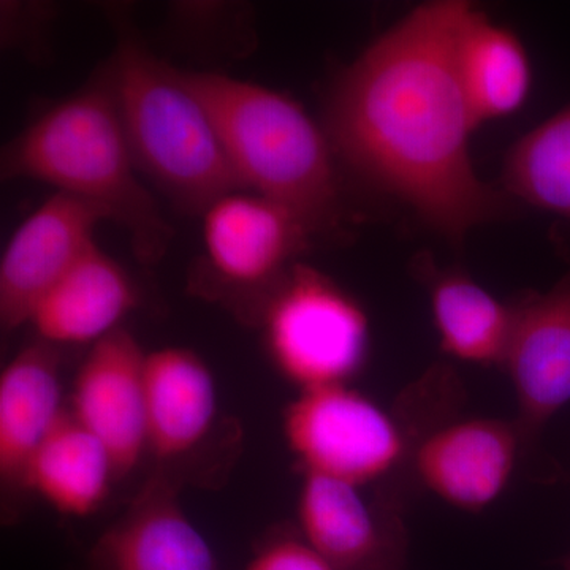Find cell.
<instances>
[{
	"label": "cell",
	"instance_id": "obj_2",
	"mask_svg": "<svg viewBox=\"0 0 570 570\" xmlns=\"http://www.w3.org/2000/svg\"><path fill=\"white\" fill-rule=\"evenodd\" d=\"M3 179H33L121 225L142 264L167 254L174 228L142 183L124 129L110 61L22 130L2 154Z\"/></svg>",
	"mask_w": 570,
	"mask_h": 570
},
{
	"label": "cell",
	"instance_id": "obj_17",
	"mask_svg": "<svg viewBox=\"0 0 570 570\" xmlns=\"http://www.w3.org/2000/svg\"><path fill=\"white\" fill-rule=\"evenodd\" d=\"M118 480L110 452L70 409L33 452L22 489L33 491L67 517L91 515Z\"/></svg>",
	"mask_w": 570,
	"mask_h": 570
},
{
	"label": "cell",
	"instance_id": "obj_8",
	"mask_svg": "<svg viewBox=\"0 0 570 570\" xmlns=\"http://www.w3.org/2000/svg\"><path fill=\"white\" fill-rule=\"evenodd\" d=\"M105 223L91 205L56 193L18 227L0 261V324L3 332L29 325L52 285L94 245Z\"/></svg>",
	"mask_w": 570,
	"mask_h": 570
},
{
	"label": "cell",
	"instance_id": "obj_13",
	"mask_svg": "<svg viewBox=\"0 0 570 570\" xmlns=\"http://www.w3.org/2000/svg\"><path fill=\"white\" fill-rule=\"evenodd\" d=\"M302 538L335 570H401L400 532L379 519L358 487L303 474L296 504Z\"/></svg>",
	"mask_w": 570,
	"mask_h": 570
},
{
	"label": "cell",
	"instance_id": "obj_18",
	"mask_svg": "<svg viewBox=\"0 0 570 570\" xmlns=\"http://www.w3.org/2000/svg\"><path fill=\"white\" fill-rule=\"evenodd\" d=\"M461 85L475 124L519 110L531 89V63L515 33L469 6L456 39Z\"/></svg>",
	"mask_w": 570,
	"mask_h": 570
},
{
	"label": "cell",
	"instance_id": "obj_5",
	"mask_svg": "<svg viewBox=\"0 0 570 570\" xmlns=\"http://www.w3.org/2000/svg\"><path fill=\"white\" fill-rule=\"evenodd\" d=\"M264 330L273 362L299 392L348 384L370 348L365 309L309 265H292L266 299Z\"/></svg>",
	"mask_w": 570,
	"mask_h": 570
},
{
	"label": "cell",
	"instance_id": "obj_19",
	"mask_svg": "<svg viewBox=\"0 0 570 570\" xmlns=\"http://www.w3.org/2000/svg\"><path fill=\"white\" fill-rule=\"evenodd\" d=\"M428 288L442 348L469 365L502 366L515 306L505 305L464 273H434Z\"/></svg>",
	"mask_w": 570,
	"mask_h": 570
},
{
	"label": "cell",
	"instance_id": "obj_12",
	"mask_svg": "<svg viewBox=\"0 0 570 570\" xmlns=\"http://www.w3.org/2000/svg\"><path fill=\"white\" fill-rule=\"evenodd\" d=\"M96 560L102 570H219L212 547L164 475L149 480L105 532Z\"/></svg>",
	"mask_w": 570,
	"mask_h": 570
},
{
	"label": "cell",
	"instance_id": "obj_22",
	"mask_svg": "<svg viewBox=\"0 0 570 570\" xmlns=\"http://www.w3.org/2000/svg\"><path fill=\"white\" fill-rule=\"evenodd\" d=\"M564 569L570 570V557L568 558V561H566Z\"/></svg>",
	"mask_w": 570,
	"mask_h": 570
},
{
	"label": "cell",
	"instance_id": "obj_6",
	"mask_svg": "<svg viewBox=\"0 0 570 570\" xmlns=\"http://www.w3.org/2000/svg\"><path fill=\"white\" fill-rule=\"evenodd\" d=\"M283 431L303 474L358 489L387 478L409 452L401 423L348 384L302 390L285 407Z\"/></svg>",
	"mask_w": 570,
	"mask_h": 570
},
{
	"label": "cell",
	"instance_id": "obj_10",
	"mask_svg": "<svg viewBox=\"0 0 570 570\" xmlns=\"http://www.w3.org/2000/svg\"><path fill=\"white\" fill-rule=\"evenodd\" d=\"M523 452L515 422L474 417L434 428L412 459L415 475L430 493L475 513L504 494Z\"/></svg>",
	"mask_w": 570,
	"mask_h": 570
},
{
	"label": "cell",
	"instance_id": "obj_7",
	"mask_svg": "<svg viewBox=\"0 0 570 570\" xmlns=\"http://www.w3.org/2000/svg\"><path fill=\"white\" fill-rule=\"evenodd\" d=\"M202 217L209 272L230 287L264 291L266 299L313 239L295 214L249 190L224 195Z\"/></svg>",
	"mask_w": 570,
	"mask_h": 570
},
{
	"label": "cell",
	"instance_id": "obj_11",
	"mask_svg": "<svg viewBox=\"0 0 570 570\" xmlns=\"http://www.w3.org/2000/svg\"><path fill=\"white\" fill-rule=\"evenodd\" d=\"M145 360L135 336L118 328L92 344L75 377L70 412L110 452L118 479L148 452Z\"/></svg>",
	"mask_w": 570,
	"mask_h": 570
},
{
	"label": "cell",
	"instance_id": "obj_1",
	"mask_svg": "<svg viewBox=\"0 0 570 570\" xmlns=\"http://www.w3.org/2000/svg\"><path fill=\"white\" fill-rule=\"evenodd\" d=\"M468 9L448 0L411 11L340 75L326 108L335 156L450 242L508 208L469 156L478 124L456 63Z\"/></svg>",
	"mask_w": 570,
	"mask_h": 570
},
{
	"label": "cell",
	"instance_id": "obj_14",
	"mask_svg": "<svg viewBox=\"0 0 570 570\" xmlns=\"http://www.w3.org/2000/svg\"><path fill=\"white\" fill-rule=\"evenodd\" d=\"M137 298L126 269L96 243L40 299L29 325L51 346L96 344L121 328Z\"/></svg>",
	"mask_w": 570,
	"mask_h": 570
},
{
	"label": "cell",
	"instance_id": "obj_16",
	"mask_svg": "<svg viewBox=\"0 0 570 570\" xmlns=\"http://www.w3.org/2000/svg\"><path fill=\"white\" fill-rule=\"evenodd\" d=\"M61 360L56 346L37 340L0 374V475L21 485L33 452L61 417Z\"/></svg>",
	"mask_w": 570,
	"mask_h": 570
},
{
	"label": "cell",
	"instance_id": "obj_20",
	"mask_svg": "<svg viewBox=\"0 0 570 570\" xmlns=\"http://www.w3.org/2000/svg\"><path fill=\"white\" fill-rule=\"evenodd\" d=\"M502 181L512 197L570 219V105L513 146Z\"/></svg>",
	"mask_w": 570,
	"mask_h": 570
},
{
	"label": "cell",
	"instance_id": "obj_21",
	"mask_svg": "<svg viewBox=\"0 0 570 570\" xmlns=\"http://www.w3.org/2000/svg\"><path fill=\"white\" fill-rule=\"evenodd\" d=\"M245 570H335L305 539L281 538L266 543Z\"/></svg>",
	"mask_w": 570,
	"mask_h": 570
},
{
	"label": "cell",
	"instance_id": "obj_4",
	"mask_svg": "<svg viewBox=\"0 0 570 570\" xmlns=\"http://www.w3.org/2000/svg\"><path fill=\"white\" fill-rule=\"evenodd\" d=\"M116 29L112 80L141 176L189 216H204L224 195L245 190L212 116L181 70L156 58L121 18Z\"/></svg>",
	"mask_w": 570,
	"mask_h": 570
},
{
	"label": "cell",
	"instance_id": "obj_3",
	"mask_svg": "<svg viewBox=\"0 0 570 570\" xmlns=\"http://www.w3.org/2000/svg\"><path fill=\"white\" fill-rule=\"evenodd\" d=\"M181 77L212 116L243 189L284 206L313 238L341 230L332 142L294 99L213 71Z\"/></svg>",
	"mask_w": 570,
	"mask_h": 570
},
{
	"label": "cell",
	"instance_id": "obj_9",
	"mask_svg": "<svg viewBox=\"0 0 570 570\" xmlns=\"http://www.w3.org/2000/svg\"><path fill=\"white\" fill-rule=\"evenodd\" d=\"M502 366L515 395V425L527 452L570 403V273L546 294H532L515 306Z\"/></svg>",
	"mask_w": 570,
	"mask_h": 570
},
{
	"label": "cell",
	"instance_id": "obj_15",
	"mask_svg": "<svg viewBox=\"0 0 570 570\" xmlns=\"http://www.w3.org/2000/svg\"><path fill=\"white\" fill-rule=\"evenodd\" d=\"M216 406L213 373L200 355L184 347L146 354V436L156 459H178L197 448L212 430Z\"/></svg>",
	"mask_w": 570,
	"mask_h": 570
}]
</instances>
